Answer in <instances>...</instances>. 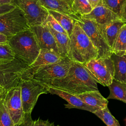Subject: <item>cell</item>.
Segmentation results:
<instances>
[{
  "label": "cell",
  "mask_w": 126,
  "mask_h": 126,
  "mask_svg": "<svg viewBox=\"0 0 126 126\" xmlns=\"http://www.w3.org/2000/svg\"><path fill=\"white\" fill-rule=\"evenodd\" d=\"M97 83L83 64L72 61L66 75L54 81L49 87L76 95L98 91Z\"/></svg>",
  "instance_id": "6da1fadb"
},
{
  "label": "cell",
  "mask_w": 126,
  "mask_h": 126,
  "mask_svg": "<svg viewBox=\"0 0 126 126\" xmlns=\"http://www.w3.org/2000/svg\"><path fill=\"white\" fill-rule=\"evenodd\" d=\"M8 43L15 57L28 65L35 61L40 51L35 34L31 28L8 38Z\"/></svg>",
  "instance_id": "7a4b0ae2"
},
{
  "label": "cell",
  "mask_w": 126,
  "mask_h": 126,
  "mask_svg": "<svg viewBox=\"0 0 126 126\" xmlns=\"http://www.w3.org/2000/svg\"><path fill=\"white\" fill-rule=\"evenodd\" d=\"M69 37L70 43L68 57L72 61L84 64L98 58L97 49L77 22Z\"/></svg>",
  "instance_id": "3957f363"
},
{
  "label": "cell",
  "mask_w": 126,
  "mask_h": 126,
  "mask_svg": "<svg viewBox=\"0 0 126 126\" xmlns=\"http://www.w3.org/2000/svg\"><path fill=\"white\" fill-rule=\"evenodd\" d=\"M71 63L72 60L69 57H63L57 62L40 67L30 79L50 86L54 81L66 75Z\"/></svg>",
  "instance_id": "277c9868"
},
{
  "label": "cell",
  "mask_w": 126,
  "mask_h": 126,
  "mask_svg": "<svg viewBox=\"0 0 126 126\" xmlns=\"http://www.w3.org/2000/svg\"><path fill=\"white\" fill-rule=\"evenodd\" d=\"M76 21L90 38L98 51V58H108L112 54L113 50L103 36L98 25L94 21L78 16Z\"/></svg>",
  "instance_id": "5b68a950"
},
{
  "label": "cell",
  "mask_w": 126,
  "mask_h": 126,
  "mask_svg": "<svg viewBox=\"0 0 126 126\" xmlns=\"http://www.w3.org/2000/svg\"><path fill=\"white\" fill-rule=\"evenodd\" d=\"M83 64L97 83L107 87L112 83L115 69L110 57L93 59Z\"/></svg>",
  "instance_id": "8992f818"
},
{
  "label": "cell",
  "mask_w": 126,
  "mask_h": 126,
  "mask_svg": "<svg viewBox=\"0 0 126 126\" xmlns=\"http://www.w3.org/2000/svg\"><path fill=\"white\" fill-rule=\"evenodd\" d=\"M30 28L24 13L17 7L0 16V33L8 38Z\"/></svg>",
  "instance_id": "52a82bcc"
},
{
  "label": "cell",
  "mask_w": 126,
  "mask_h": 126,
  "mask_svg": "<svg viewBox=\"0 0 126 126\" xmlns=\"http://www.w3.org/2000/svg\"><path fill=\"white\" fill-rule=\"evenodd\" d=\"M28 65L17 58L0 63V87L8 91L19 85Z\"/></svg>",
  "instance_id": "ba28073f"
},
{
  "label": "cell",
  "mask_w": 126,
  "mask_h": 126,
  "mask_svg": "<svg viewBox=\"0 0 126 126\" xmlns=\"http://www.w3.org/2000/svg\"><path fill=\"white\" fill-rule=\"evenodd\" d=\"M19 86L25 113H31L39 95L49 93V86L32 79L21 80Z\"/></svg>",
  "instance_id": "9c48e42d"
},
{
  "label": "cell",
  "mask_w": 126,
  "mask_h": 126,
  "mask_svg": "<svg viewBox=\"0 0 126 126\" xmlns=\"http://www.w3.org/2000/svg\"><path fill=\"white\" fill-rule=\"evenodd\" d=\"M12 4L23 11L30 27L43 24L49 14L38 0H13Z\"/></svg>",
  "instance_id": "30bf717a"
},
{
  "label": "cell",
  "mask_w": 126,
  "mask_h": 126,
  "mask_svg": "<svg viewBox=\"0 0 126 126\" xmlns=\"http://www.w3.org/2000/svg\"><path fill=\"white\" fill-rule=\"evenodd\" d=\"M3 100L15 126H20L24 121L25 112L22 106L19 85L7 91Z\"/></svg>",
  "instance_id": "8fae6325"
},
{
  "label": "cell",
  "mask_w": 126,
  "mask_h": 126,
  "mask_svg": "<svg viewBox=\"0 0 126 126\" xmlns=\"http://www.w3.org/2000/svg\"><path fill=\"white\" fill-rule=\"evenodd\" d=\"M59 54L46 49H40L39 54L35 61L24 71L21 80H30L35 72L40 67L57 62L63 59Z\"/></svg>",
  "instance_id": "7c38bea8"
},
{
  "label": "cell",
  "mask_w": 126,
  "mask_h": 126,
  "mask_svg": "<svg viewBox=\"0 0 126 126\" xmlns=\"http://www.w3.org/2000/svg\"><path fill=\"white\" fill-rule=\"evenodd\" d=\"M30 28L34 32L40 49H46L59 54L55 38L46 25L33 26Z\"/></svg>",
  "instance_id": "4fadbf2b"
},
{
  "label": "cell",
  "mask_w": 126,
  "mask_h": 126,
  "mask_svg": "<svg viewBox=\"0 0 126 126\" xmlns=\"http://www.w3.org/2000/svg\"><path fill=\"white\" fill-rule=\"evenodd\" d=\"M49 93L52 94H56L63 98L67 102L64 105L65 108L68 109L76 108L86 110L94 113L96 111L93 107L84 103L80 98L75 94H70L64 91L49 87Z\"/></svg>",
  "instance_id": "5bb4252c"
},
{
  "label": "cell",
  "mask_w": 126,
  "mask_h": 126,
  "mask_svg": "<svg viewBox=\"0 0 126 126\" xmlns=\"http://www.w3.org/2000/svg\"><path fill=\"white\" fill-rule=\"evenodd\" d=\"M81 17L94 21L100 25H105L113 21L121 19L118 14L104 6L102 4L93 8L90 13Z\"/></svg>",
  "instance_id": "9a60e30c"
},
{
  "label": "cell",
  "mask_w": 126,
  "mask_h": 126,
  "mask_svg": "<svg viewBox=\"0 0 126 126\" xmlns=\"http://www.w3.org/2000/svg\"><path fill=\"white\" fill-rule=\"evenodd\" d=\"M84 103L97 110L107 107L108 101L104 98L99 91H90L76 94Z\"/></svg>",
  "instance_id": "2e32d148"
},
{
  "label": "cell",
  "mask_w": 126,
  "mask_h": 126,
  "mask_svg": "<svg viewBox=\"0 0 126 126\" xmlns=\"http://www.w3.org/2000/svg\"><path fill=\"white\" fill-rule=\"evenodd\" d=\"M124 24L121 19L113 21L105 25L98 24L106 42L112 49L119 31Z\"/></svg>",
  "instance_id": "e0dca14e"
},
{
  "label": "cell",
  "mask_w": 126,
  "mask_h": 126,
  "mask_svg": "<svg viewBox=\"0 0 126 126\" xmlns=\"http://www.w3.org/2000/svg\"><path fill=\"white\" fill-rule=\"evenodd\" d=\"M38 1L41 5L47 10H51L69 15L75 21L79 16L73 12L71 7L66 2L62 0H38Z\"/></svg>",
  "instance_id": "ac0fdd59"
},
{
  "label": "cell",
  "mask_w": 126,
  "mask_h": 126,
  "mask_svg": "<svg viewBox=\"0 0 126 126\" xmlns=\"http://www.w3.org/2000/svg\"><path fill=\"white\" fill-rule=\"evenodd\" d=\"M110 58L114 65V79L126 83V55L119 56L113 53Z\"/></svg>",
  "instance_id": "d6986e66"
},
{
  "label": "cell",
  "mask_w": 126,
  "mask_h": 126,
  "mask_svg": "<svg viewBox=\"0 0 126 126\" xmlns=\"http://www.w3.org/2000/svg\"><path fill=\"white\" fill-rule=\"evenodd\" d=\"M46 26L48 27L55 38L59 54L63 57H68L70 43L69 36L66 34L55 31L49 26Z\"/></svg>",
  "instance_id": "ffe728a7"
},
{
  "label": "cell",
  "mask_w": 126,
  "mask_h": 126,
  "mask_svg": "<svg viewBox=\"0 0 126 126\" xmlns=\"http://www.w3.org/2000/svg\"><path fill=\"white\" fill-rule=\"evenodd\" d=\"M108 87L110 94L107 98V99H117L126 103V83L113 79Z\"/></svg>",
  "instance_id": "44dd1931"
},
{
  "label": "cell",
  "mask_w": 126,
  "mask_h": 126,
  "mask_svg": "<svg viewBox=\"0 0 126 126\" xmlns=\"http://www.w3.org/2000/svg\"><path fill=\"white\" fill-rule=\"evenodd\" d=\"M48 11L49 13L59 22L68 35L70 36L76 21L69 15L51 10H48Z\"/></svg>",
  "instance_id": "7402d4cb"
},
{
  "label": "cell",
  "mask_w": 126,
  "mask_h": 126,
  "mask_svg": "<svg viewBox=\"0 0 126 126\" xmlns=\"http://www.w3.org/2000/svg\"><path fill=\"white\" fill-rule=\"evenodd\" d=\"M113 52L119 56L125 55L126 51V24L119 30L112 48Z\"/></svg>",
  "instance_id": "603a6c76"
},
{
  "label": "cell",
  "mask_w": 126,
  "mask_h": 126,
  "mask_svg": "<svg viewBox=\"0 0 126 126\" xmlns=\"http://www.w3.org/2000/svg\"><path fill=\"white\" fill-rule=\"evenodd\" d=\"M71 9L75 14L80 16L87 14L93 10L88 0H73Z\"/></svg>",
  "instance_id": "cb8c5ba5"
},
{
  "label": "cell",
  "mask_w": 126,
  "mask_h": 126,
  "mask_svg": "<svg viewBox=\"0 0 126 126\" xmlns=\"http://www.w3.org/2000/svg\"><path fill=\"white\" fill-rule=\"evenodd\" d=\"M107 126H121L118 120L112 115L108 107L98 110L94 113Z\"/></svg>",
  "instance_id": "d4e9b609"
},
{
  "label": "cell",
  "mask_w": 126,
  "mask_h": 126,
  "mask_svg": "<svg viewBox=\"0 0 126 126\" xmlns=\"http://www.w3.org/2000/svg\"><path fill=\"white\" fill-rule=\"evenodd\" d=\"M3 99L0 101V126H16L6 108Z\"/></svg>",
  "instance_id": "484cf974"
},
{
  "label": "cell",
  "mask_w": 126,
  "mask_h": 126,
  "mask_svg": "<svg viewBox=\"0 0 126 126\" xmlns=\"http://www.w3.org/2000/svg\"><path fill=\"white\" fill-rule=\"evenodd\" d=\"M20 126H54V123H51L48 120H43L38 119L33 120L31 113H25L24 120Z\"/></svg>",
  "instance_id": "4316f807"
},
{
  "label": "cell",
  "mask_w": 126,
  "mask_h": 126,
  "mask_svg": "<svg viewBox=\"0 0 126 126\" xmlns=\"http://www.w3.org/2000/svg\"><path fill=\"white\" fill-rule=\"evenodd\" d=\"M15 58L8 43L0 44V63L12 60Z\"/></svg>",
  "instance_id": "83f0119b"
},
{
  "label": "cell",
  "mask_w": 126,
  "mask_h": 126,
  "mask_svg": "<svg viewBox=\"0 0 126 126\" xmlns=\"http://www.w3.org/2000/svg\"><path fill=\"white\" fill-rule=\"evenodd\" d=\"M126 0H102V4L119 15L121 7Z\"/></svg>",
  "instance_id": "f1b7e54d"
},
{
  "label": "cell",
  "mask_w": 126,
  "mask_h": 126,
  "mask_svg": "<svg viewBox=\"0 0 126 126\" xmlns=\"http://www.w3.org/2000/svg\"><path fill=\"white\" fill-rule=\"evenodd\" d=\"M43 24L49 26L52 29L59 32L67 34L59 22L49 13Z\"/></svg>",
  "instance_id": "f546056e"
},
{
  "label": "cell",
  "mask_w": 126,
  "mask_h": 126,
  "mask_svg": "<svg viewBox=\"0 0 126 126\" xmlns=\"http://www.w3.org/2000/svg\"><path fill=\"white\" fill-rule=\"evenodd\" d=\"M15 6L12 4H0V16L5 13L9 12L15 8Z\"/></svg>",
  "instance_id": "4dcf8cb0"
},
{
  "label": "cell",
  "mask_w": 126,
  "mask_h": 126,
  "mask_svg": "<svg viewBox=\"0 0 126 126\" xmlns=\"http://www.w3.org/2000/svg\"><path fill=\"white\" fill-rule=\"evenodd\" d=\"M119 16L121 20L125 24H126V0L124 2L121 7Z\"/></svg>",
  "instance_id": "1f68e13d"
},
{
  "label": "cell",
  "mask_w": 126,
  "mask_h": 126,
  "mask_svg": "<svg viewBox=\"0 0 126 126\" xmlns=\"http://www.w3.org/2000/svg\"><path fill=\"white\" fill-rule=\"evenodd\" d=\"M88 1L93 9L102 4V0H88Z\"/></svg>",
  "instance_id": "d6a6232c"
},
{
  "label": "cell",
  "mask_w": 126,
  "mask_h": 126,
  "mask_svg": "<svg viewBox=\"0 0 126 126\" xmlns=\"http://www.w3.org/2000/svg\"><path fill=\"white\" fill-rule=\"evenodd\" d=\"M8 43V37L4 34L0 33V44Z\"/></svg>",
  "instance_id": "836d02e7"
},
{
  "label": "cell",
  "mask_w": 126,
  "mask_h": 126,
  "mask_svg": "<svg viewBox=\"0 0 126 126\" xmlns=\"http://www.w3.org/2000/svg\"><path fill=\"white\" fill-rule=\"evenodd\" d=\"M6 92L7 91L6 90L0 87V101L4 98Z\"/></svg>",
  "instance_id": "e575fe53"
},
{
  "label": "cell",
  "mask_w": 126,
  "mask_h": 126,
  "mask_svg": "<svg viewBox=\"0 0 126 126\" xmlns=\"http://www.w3.org/2000/svg\"><path fill=\"white\" fill-rule=\"evenodd\" d=\"M13 0H0V4H12Z\"/></svg>",
  "instance_id": "d590c367"
},
{
  "label": "cell",
  "mask_w": 126,
  "mask_h": 126,
  "mask_svg": "<svg viewBox=\"0 0 126 126\" xmlns=\"http://www.w3.org/2000/svg\"><path fill=\"white\" fill-rule=\"evenodd\" d=\"M63 0L64 2H66L71 7V5H72V4L73 0Z\"/></svg>",
  "instance_id": "8d00e7d4"
},
{
  "label": "cell",
  "mask_w": 126,
  "mask_h": 126,
  "mask_svg": "<svg viewBox=\"0 0 126 126\" xmlns=\"http://www.w3.org/2000/svg\"><path fill=\"white\" fill-rule=\"evenodd\" d=\"M125 55H126V53H125Z\"/></svg>",
  "instance_id": "74e56055"
},
{
  "label": "cell",
  "mask_w": 126,
  "mask_h": 126,
  "mask_svg": "<svg viewBox=\"0 0 126 126\" xmlns=\"http://www.w3.org/2000/svg\"><path fill=\"white\" fill-rule=\"evenodd\" d=\"M57 126H59V125H57Z\"/></svg>",
  "instance_id": "f35d334b"
}]
</instances>
